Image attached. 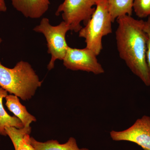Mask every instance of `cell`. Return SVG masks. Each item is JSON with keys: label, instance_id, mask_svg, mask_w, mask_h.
Returning <instances> with one entry per match:
<instances>
[{"label": "cell", "instance_id": "cell-1", "mask_svg": "<svg viewBox=\"0 0 150 150\" xmlns=\"http://www.w3.org/2000/svg\"><path fill=\"white\" fill-rule=\"evenodd\" d=\"M116 45L119 56L132 72L146 86H150V74L146 62L148 36L143 20L128 15L116 19Z\"/></svg>", "mask_w": 150, "mask_h": 150}, {"label": "cell", "instance_id": "cell-2", "mask_svg": "<svg viewBox=\"0 0 150 150\" xmlns=\"http://www.w3.org/2000/svg\"><path fill=\"white\" fill-rule=\"evenodd\" d=\"M42 82L28 62L20 61L10 69L0 62V88L22 100L31 99Z\"/></svg>", "mask_w": 150, "mask_h": 150}, {"label": "cell", "instance_id": "cell-3", "mask_svg": "<svg viewBox=\"0 0 150 150\" xmlns=\"http://www.w3.org/2000/svg\"><path fill=\"white\" fill-rule=\"evenodd\" d=\"M112 23L108 1L98 0L91 18L79 32V37L84 38L86 48L97 56L103 49V38L112 33Z\"/></svg>", "mask_w": 150, "mask_h": 150}, {"label": "cell", "instance_id": "cell-4", "mask_svg": "<svg viewBox=\"0 0 150 150\" xmlns=\"http://www.w3.org/2000/svg\"><path fill=\"white\" fill-rule=\"evenodd\" d=\"M33 30L42 33L46 38L48 52L51 56V61L47 66L50 71L54 69L56 60L63 61L64 58L69 47L66 41V34L70 30V28L64 21L56 26L51 25L49 19L44 18L40 24L33 28Z\"/></svg>", "mask_w": 150, "mask_h": 150}, {"label": "cell", "instance_id": "cell-5", "mask_svg": "<svg viewBox=\"0 0 150 150\" xmlns=\"http://www.w3.org/2000/svg\"><path fill=\"white\" fill-rule=\"evenodd\" d=\"M98 0H64L56 12L57 16L62 13L63 21L69 25L70 30L79 32L81 23L85 25L96 9Z\"/></svg>", "mask_w": 150, "mask_h": 150}, {"label": "cell", "instance_id": "cell-6", "mask_svg": "<svg viewBox=\"0 0 150 150\" xmlns=\"http://www.w3.org/2000/svg\"><path fill=\"white\" fill-rule=\"evenodd\" d=\"M95 54L90 49L72 48L69 46L63 64L72 71H81L99 75L104 73V69L98 62Z\"/></svg>", "mask_w": 150, "mask_h": 150}, {"label": "cell", "instance_id": "cell-7", "mask_svg": "<svg viewBox=\"0 0 150 150\" xmlns=\"http://www.w3.org/2000/svg\"><path fill=\"white\" fill-rule=\"evenodd\" d=\"M110 135L113 141L133 142L144 150H150V117L144 115L128 129L122 131L112 130Z\"/></svg>", "mask_w": 150, "mask_h": 150}, {"label": "cell", "instance_id": "cell-8", "mask_svg": "<svg viewBox=\"0 0 150 150\" xmlns=\"http://www.w3.org/2000/svg\"><path fill=\"white\" fill-rule=\"evenodd\" d=\"M17 11L25 17L32 19L43 16L49 8V0H11Z\"/></svg>", "mask_w": 150, "mask_h": 150}, {"label": "cell", "instance_id": "cell-9", "mask_svg": "<svg viewBox=\"0 0 150 150\" xmlns=\"http://www.w3.org/2000/svg\"><path fill=\"white\" fill-rule=\"evenodd\" d=\"M7 136L10 138L15 150H35L30 142V126L18 129L14 127H6Z\"/></svg>", "mask_w": 150, "mask_h": 150}, {"label": "cell", "instance_id": "cell-10", "mask_svg": "<svg viewBox=\"0 0 150 150\" xmlns=\"http://www.w3.org/2000/svg\"><path fill=\"white\" fill-rule=\"evenodd\" d=\"M5 99L6 106L21 121L24 127H30L31 123L37 121L35 116L30 114L26 107L21 104L18 97L10 94L7 96Z\"/></svg>", "mask_w": 150, "mask_h": 150}, {"label": "cell", "instance_id": "cell-11", "mask_svg": "<svg viewBox=\"0 0 150 150\" xmlns=\"http://www.w3.org/2000/svg\"><path fill=\"white\" fill-rule=\"evenodd\" d=\"M30 142L35 150H90L87 148H80L76 140L74 137H70L64 144H61L57 140H51L47 142H38L33 137Z\"/></svg>", "mask_w": 150, "mask_h": 150}, {"label": "cell", "instance_id": "cell-12", "mask_svg": "<svg viewBox=\"0 0 150 150\" xmlns=\"http://www.w3.org/2000/svg\"><path fill=\"white\" fill-rule=\"evenodd\" d=\"M8 92L0 88V135L7 136L6 127H14L21 129L24 127L21 121L16 116L9 115L4 108L3 99L8 95Z\"/></svg>", "mask_w": 150, "mask_h": 150}, {"label": "cell", "instance_id": "cell-13", "mask_svg": "<svg viewBox=\"0 0 150 150\" xmlns=\"http://www.w3.org/2000/svg\"><path fill=\"white\" fill-rule=\"evenodd\" d=\"M112 22L119 17L131 16L133 13L134 0H108Z\"/></svg>", "mask_w": 150, "mask_h": 150}, {"label": "cell", "instance_id": "cell-14", "mask_svg": "<svg viewBox=\"0 0 150 150\" xmlns=\"http://www.w3.org/2000/svg\"><path fill=\"white\" fill-rule=\"evenodd\" d=\"M133 9L139 18L150 17V0H134Z\"/></svg>", "mask_w": 150, "mask_h": 150}, {"label": "cell", "instance_id": "cell-15", "mask_svg": "<svg viewBox=\"0 0 150 150\" xmlns=\"http://www.w3.org/2000/svg\"><path fill=\"white\" fill-rule=\"evenodd\" d=\"M144 30L148 36L146 50V62L150 74V17L144 23Z\"/></svg>", "mask_w": 150, "mask_h": 150}, {"label": "cell", "instance_id": "cell-16", "mask_svg": "<svg viewBox=\"0 0 150 150\" xmlns=\"http://www.w3.org/2000/svg\"><path fill=\"white\" fill-rule=\"evenodd\" d=\"M7 7L5 0H0V12H6Z\"/></svg>", "mask_w": 150, "mask_h": 150}, {"label": "cell", "instance_id": "cell-17", "mask_svg": "<svg viewBox=\"0 0 150 150\" xmlns=\"http://www.w3.org/2000/svg\"><path fill=\"white\" fill-rule=\"evenodd\" d=\"M2 41V40L1 38H0V44L1 43Z\"/></svg>", "mask_w": 150, "mask_h": 150}]
</instances>
